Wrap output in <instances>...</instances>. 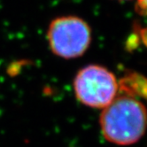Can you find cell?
I'll use <instances>...</instances> for the list:
<instances>
[{
	"instance_id": "cell-1",
	"label": "cell",
	"mask_w": 147,
	"mask_h": 147,
	"mask_svg": "<svg viewBox=\"0 0 147 147\" xmlns=\"http://www.w3.org/2000/svg\"><path fill=\"white\" fill-rule=\"evenodd\" d=\"M100 128L105 139L117 145L138 143L145 132L146 112L136 98L116 97L100 114Z\"/></svg>"
},
{
	"instance_id": "cell-2",
	"label": "cell",
	"mask_w": 147,
	"mask_h": 147,
	"mask_svg": "<svg viewBox=\"0 0 147 147\" xmlns=\"http://www.w3.org/2000/svg\"><path fill=\"white\" fill-rule=\"evenodd\" d=\"M47 38L55 55L65 59L81 57L91 42V30L88 23L76 16H63L51 22Z\"/></svg>"
},
{
	"instance_id": "cell-3",
	"label": "cell",
	"mask_w": 147,
	"mask_h": 147,
	"mask_svg": "<svg viewBox=\"0 0 147 147\" xmlns=\"http://www.w3.org/2000/svg\"><path fill=\"white\" fill-rule=\"evenodd\" d=\"M74 90L82 104L92 108H105L116 98L118 81L107 68L89 65L76 74Z\"/></svg>"
},
{
	"instance_id": "cell-4",
	"label": "cell",
	"mask_w": 147,
	"mask_h": 147,
	"mask_svg": "<svg viewBox=\"0 0 147 147\" xmlns=\"http://www.w3.org/2000/svg\"><path fill=\"white\" fill-rule=\"evenodd\" d=\"M119 90L124 92L125 96L132 98H145L146 80L138 73H130L122 77L118 82Z\"/></svg>"
}]
</instances>
